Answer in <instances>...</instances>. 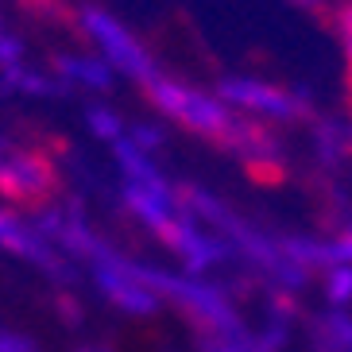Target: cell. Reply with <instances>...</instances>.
I'll list each match as a JSON object with an SVG mask.
<instances>
[{
	"mask_svg": "<svg viewBox=\"0 0 352 352\" xmlns=\"http://www.w3.org/2000/svg\"><path fill=\"white\" fill-rule=\"evenodd\" d=\"M0 248L16 252V256L32 259L35 267H43V271H51V275H58V279H66V267L58 263V256H54V252L35 236L32 228L20 225V221L8 217V213H0Z\"/></svg>",
	"mask_w": 352,
	"mask_h": 352,
	"instance_id": "cell-7",
	"label": "cell"
},
{
	"mask_svg": "<svg viewBox=\"0 0 352 352\" xmlns=\"http://www.w3.org/2000/svg\"><path fill=\"white\" fill-rule=\"evenodd\" d=\"M20 8L35 20H51V23H63L70 32H82V20H78V12L66 4V0H20Z\"/></svg>",
	"mask_w": 352,
	"mask_h": 352,
	"instance_id": "cell-9",
	"label": "cell"
},
{
	"mask_svg": "<svg viewBox=\"0 0 352 352\" xmlns=\"http://www.w3.org/2000/svg\"><path fill=\"white\" fill-rule=\"evenodd\" d=\"M329 298L333 302L352 298V263H333L329 267Z\"/></svg>",
	"mask_w": 352,
	"mask_h": 352,
	"instance_id": "cell-10",
	"label": "cell"
},
{
	"mask_svg": "<svg viewBox=\"0 0 352 352\" xmlns=\"http://www.w3.org/2000/svg\"><path fill=\"white\" fill-rule=\"evenodd\" d=\"M151 287L159 290V298L175 302L178 310L186 314L201 333H209V337H232V341L244 337L232 306L213 287H201L194 279H175V275H163V271H151Z\"/></svg>",
	"mask_w": 352,
	"mask_h": 352,
	"instance_id": "cell-2",
	"label": "cell"
},
{
	"mask_svg": "<svg viewBox=\"0 0 352 352\" xmlns=\"http://www.w3.org/2000/svg\"><path fill=\"white\" fill-rule=\"evenodd\" d=\"M0 147H4V144H0Z\"/></svg>",
	"mask_w": 352,
	"mask_h": 352,
	"instance_id": "cell-17",
	"label": "cell"
},
{
	"mask_svg": "<svg viewBox=\"0 0 352 352\" xmlns=\"http://www.w3.org/2000/svg\"><path fill=\"white\" fill-rule=\"evenodd\" d=\"M0 352H35L32 341H23V337H8V333H0Z\"/></svg>",
	"mask_w": 352,
	"mask_h": 352,
	"instance_id": "cell-14",
	"label": "cell"
},
{
	"mask_svg": "<svg viewBox=\"0 0 352 352\" xmlns=\"http://www.w3.org/2000/svg\"><path fill=\"white\" fill-rule=\"evenodd\" d=\"M217 89L228 104H240L244 113H259V116H271V120H298V116H310L306 97L290 94V89H279V85H271V82L225 78Z\"/></svg>",
	"mask_w": 352,
	"mask_h": 352,
	"instance_id": "cell-6",
	"label": "cell"
},
{
	"mask_svg": "<svg viewBox=\"0 0 352 352\" xmlns=\"http://www.w3.org/2000/svg\"><path fill=\"white\" fill-rule=\"evenodd\" d=\"M58 186H63L58 166H54V159L47 155V151H39V147L0 155V197H4V201L43 209L47 201H54Z\"/></svg>",
	"mask_w": 352,
	"mask_h": 352,
	"instance_id": "cell-3",
	"label": "cell"
},
{
	"mask_svg": "<svg viewBox=\"0 0 352 352\" xmlns=\"http://www.w3.org/2000/svg\"><path fill=\"white\" fill-rule=\"evenodd\" d=\"M78 20H82V35H89V39L101 47L104 58H109L116 70H124L128 78H135L140 85L159 74V66L151 63L147 47L135 39L116 16H109V12L97 8V4H85V8H78Z\"/></svg>",
	"mask_w": 352,
	"mask_h": 352,
	"instance_id": "cell-4",
	"label": "cell"
},
{
	"mask_svg": "<svg viewBox=\"0 0 352 352\" xmlns=\"http://www.w3.org/2000/svg\"><path fill=\"white\" fill-rule=\"evenodd\" d=\"M94 275L101 283V290L128 314H151L159 306V290L151 287V271L132 263V259L116 256V252L104 248L94 259Z\"/></svg>",
	"mask_w": 352,
	"mask_h": 352,
	"instance_id": "cell-5",
	"label": "cell"
},
{
	"mask_svg": "<svg viewBox=\"0 0 352 352\" xmlns=\"http://www.w3.org/2000/svg\"><path fill=\"white\" fill-rule=\"evenodd\" d=\"M89 124H94V132L101 135V140H109V144L120 140V120H116L113 113H104V109H94V113H89Z\"/></svg>",
	"mask_w": 352,
	"mask_h": 352,
	"instance_id": "cell-12",
	"label": "cell"
},
{
	"mask_svg": "<svg viewBox=\"0 0 352 352\" xmlns=\"http://www.w3.org/2000/svg\"><path fill=\"white\" fill-rule=\"evenodd\" d=\"M349 104H352V70H349Z\"/></svg>",
	"mask_w": 352,
	"mask_h": 352,
	"instance_id": "cell-16",
	"label": "cell"
},
{
	"mask_svg": "<svg viewBox=\"0 0 352 352\" xmlns=\"http://www.w3.org/2000/svg\"><path fill=\"white\" fill-rule=\"evenodd\" d=\"M337 35H341V43H344V54H349V70H352V0L349 4H337Z\"/></svg>",
	"mask_w": 352,
	"mask_h": 352,
	"instance_id": "cell-13",
	"label": "cell"
},
{
	"mask_svg": "<svg viewBox=\"0 0 352 352\" xmlns=\"http://www.w3.org/2000/svg\"><path fill=\"white\" fill-rule=\"evenodd\" d=\"M325 256H329V267L333 263H352V221L341 228V236L325 244Z\"/></svg>",
	"mask_w": 352,
	"mask_h": 352,
	"instance_id": "cell-11",
	"label": "cell"
},
{
	"mask_svg": "<svg viewBox=\"0 0 352 352\" xmlns=\"http://www.w3.org/2000/svg\"><path fill=\"white\" fill-rule=\"evenodd\" d=\"M144 94H147V101L155 104L163 116H170L178 128H186V132L201 135V140H213V144H221V147H225L228 132L236 124V116L228 113L217 97L201 94L194 85L178 82V78H166L163 70L144 82Z\"/></svg>",
	"mask_w": 352,
	"mask_h": 352,
	"instance_id": "cell-1",
	"label": "cell"
},
{
	"mask_svg": "<svg viewBox=\"0 0 352 352\" xmlns=\"http://www.w3.org/2000/svg\"><path fill=\"white\" fill-rule=\"evenodd\" d=\"M58 70H63V78L82 82V85H89V89H109V85H113L109 66L94 63V58H70V54H63V58H58Z\"/></svg>",
	"mask_w": 352,
	"mask_h": 352,
	"instance_id": "cell-8",
	"label": "cell"
},
{
	"mask_svg": "<svg viewBox=\"0 0 352 352\" xmlns=\"http://www.w3.org/2000/svg\"><path fill=\"white\" fill-rule=\"evenodd\" d=\"M290 4H298V8L314 12V16H329L333 12V0H290Z\"/></svg>",
	"mask_w": 352,
	"mask_h": 352,
	"instance_id": "cell-15",
	"label": "cell"
}]
</instances>
